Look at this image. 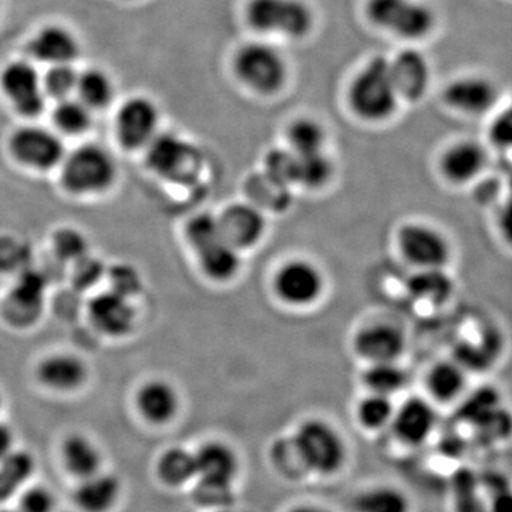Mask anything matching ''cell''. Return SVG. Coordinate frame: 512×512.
Listing matches in <instances>:
<instances>
[{"instance_id": "cell-4", "label": "cell", "mask_w": 512, "mask_h": 512, "mask_svg": "<svg viewBox=\"0 0 512 512\" xmlns=\"http://www.w3.org/2000/svg\"><path fill=\"white\" fill-rule=\"evenodd\" d=\"M363 16L373 29L412 46L430 39L439 25L427 0H365Z\"/></svg>"}, {"instance_id": "cell-28", "label": "cell", "mask_w": 512, "mask_h": 512, "mask_svg": "<svg viewBox=\"0 0 512 512\" xmlns=\"http://www.w3.org/2000/svg\"><path fill=\"white\" fill-rule=\"evenodd\" d=\"M63 460L70 473L80 478L92 477L99 473L100 451L84 436H72L64 441Z\"/></svg>"}, {"instance_id": "cell-11", "label": "cell", "mask_w": 512, "mask_h": 512, "mask_svg": "<svg viewBox=\"0 0 512 512\" xmlns=\"http://www.w3.org/2000/svg\"><path fill=\"white\" fill-rule=\"evenodd\" d=\"M10 151L20 163L37 170L56 167L64 158L62 140L52 131L36 126L19 128L10 138Z\"/></svg>"}, {"instance_id": "cell-39", "label": "cell", "mask_w": 512, "mask_h": 512, "mask_svg": "<svg viewBox=\"0 0 512 512\" xmlns=\"http://www.w3.org/2000/svg\"><path fill=\"white\" fill-rule=\"evenodd\" d=\"M393 416V404L389 396H383V394H370L357 407V417L366 429H382L390 423V420H393Z\"/></svg>"}, {"instance_id": "cell-30", "label": "cell", "mask_w": 512, "mask_h": 512, "mask_svg": "<svg viewBox=\"0 0 512 512\" xmlns=\"http://www.w3.org/2000/svg\"><path fill=\"white\" fill-rule=\"evenodd\" d=\"M466 380V373L460 363L443 362L431 369L427 383L434 399L451 402L463 393Z\"/></svg>"}, {"instance_id": "cell-46", "label": "cell", "mask_w": 512, "mask_h": 512, "mask_svg": "<svg viewBox=\"0 0 512 512\" xmlns=\"http://www.w3.org/2000/svg\"><path fill=\"white\" fill-rule=\"evenodd\" d=\"M491 138L497 146L512 147V107L495 119L491 127Z\"/></svg>"}, {"instance_id": "cell-53", "label": "cell", "mask_w": 512, "mask_h": 512, "mask_svg": "<svg viewBox=\"0 0 512 512\" xmlns=\"http://www.w3.org/2000/svg\"><path fill=\"white\" fill-rule=\"evenodd\" d=\"M0 512H20V511H0Z\"/></svg>"}, {"instance_id": "cell-37", "label": "cell", "mask_w": 512, "mask_h": 512, "mask_svg": "<svg viewBox=\"0 0 512 512\" xmlns=\"http://www.w3.org/2000/svg\"><path fill=\"white\" fill-rule=\"evenodd\" d=\"M77 80L79 72L74 69L73 64L49 66V70L42 77L43 92L56 101L70 99L76 94Z\"/></svg>"}, {"instance_id": "cell-42", "label": "cell", "mask_w": 512, "mask_h": 512, "mask_svg": "<svg viewBox=\"0 0 512 512\" xmlns=\"http://www.w3.org/2000/svg\"><path fill=\"white\" fill-rule=\"evenodd\" d=\"M56 254L64 261L77 262L87 255V242L80 232L62 229L55 237Z\"/></svg>"}, {"instance_id": "cell-13", "label": "cell", "mask_w": 512, "mask_h": 512, "mask_svg": "<svg viewBox=\"0 0 512 512\" xmlns=\"http://www.w3.org/2000/svg\"><path fill=\"white\" fill-rule=\"evenodd\" d=\"M276 292L291 305L305 306L318 301L323 291V276L315 265L292 261L282 266L275 279Z\"/></svg>"}, {"instance_id": "cell-50", "label": "cell", "mask_w": 512, "mask_h": 512, "mask_svg": "<svg viewBox=\"0 0 512 512\" xmlns=\"http://www.w3.org/2000/svg\"><path fill=\"white\" fill-rule=\"evenodd\" d=\"M289 512H328L326 510H322V508L315 507V505H299V507L293 508V510Z\"/></svg>"}, {"instance_id": "cell-22", "label": "cell", "mask_w": 512, "mask_h": 512, "mask_svg": "<svg viewBox=\"0 0 512 512\" xmlns=\"http://www.w3.org/2000/svg\"><path fill=\"white\" fill-rule=\"evenodd\" d=\"M138 409L151 423L164 424L173 420L180 407V397L171 384L151 380L138 392Z\"/></svg>"}, {"instance_id": "cell-16", "label": "cell", "mask_w": 512, "mask_h": 512, "mask_svg": "<svg viewBox=\"0 0 512 512\" xmlns=\"http://www.w3.org/2000/svg\"><path fill=\"white\" fill-rule=\"evenodd\" d=\"M222 238L235 249L254 247L265 232L261 212L247 204L228 207L218 217Z\"/></svg>"}, {"instance_id": "cell-49", "label": "cell", "mask_w": 512, "mask_h": 512, "mask_svg": "<svg viewBox=\"0 0 512 512\" xmlns=\"http://www.w3.org/2000/svg\"><path fill=\"white\" fill-rule=\"evenodd\" d=\"M13 433L6 424L0 423V460L12 453Z\"/></svg>"}, {"instance_id": "cell-38", "label": "cell", "mask_w": 512, "mask_h": 512, "mask_svg": "<svg viewBox=\"0 0 512 512\" xmlns=\"http://www.w3.org/2000/svg\"><path fill=\"white\" fill-rule=\"evenodd\" d=\"M365 380L373 393L390 396L402 389L406 375L393 362L375 363L366 373Z\"/></svg>"}, {"instance_id": "cell-29", "label": "cell", "mask_w": 512, "mask_h": 512, "mask_svg": "<svg viewBox=\"0 0 512 512\" xmlns=\"http://www.w3.org/2000/svg\"><path fill=\"white\" fill-rule=\"evenodd\" d=\"M286 136H288L289 150L296 156L320 153L325 148V127L312 117H299L293 120L289 124Z\"/></svg>"}, {"instance_id": "cell-24", "label": "cell", "mask_w": 512, "mask_h": 512, "mask_svg": "<svg viewBox=\"0 0 512 512\" xmlns=\"http://www.w3.org/2000/svg\"><path fill=\"white\" fill-rule=\"evenodd\" d=\"M43 291L45 281L42 275L29 271L20 276L18 284L9 296L8 306L12 319L25 325L29 320L36 318L42 306Z\"/></svg>"}, {"instance_id": "cell-34", "label": "cell", "mask_w": 512, "mask_h": 512, "mask_svg": "<svg viewBox=\"0 0 512 512\" xmlns=\"http://www.w3.org/2000/svg\"><path fill=\"white\" fill-rule=\"evenodd\" d=\"M409 289L412 295L423 301L443 303L453 291V282L441 269H421L410 279Z\"/></svg>"}, {"instance_id": "cell-3", "label": "cell", "mask_w": 512, "mask_h": 512, "mask_svg": "<svg viewBox=\"0 0 512 512\" xmlns=\"http://www.w3.org/2000/svg\"><path fill=\"white\" fill-rule=\"evenodd\" d=\"M353 116L366 123H384L396 116L400 101L390 76L387 56L375 55L357 67L345 90Z\"/></svg>"}, {"instance_id": "cell-47", "label": "cell", "mask_w": 512, "mask_h": 512, "mask_svg": "<svg viewBox=\"0 0 512 512\" xmlns=\"http://www.w3.org/2000/svg\"><path fill=\"white\" fill-rule=\"evenodd\" d=\"M487 512H512V488L505 487V485L497 488L491 495Z\"/></svg>"}, {"instance_id": "cell-21", "label": "cell", "mask_w": 512, "mask_h": 512, "mask_svg": "<svg viewBox=\"0 0 512 512\" xmlns=\"http://www.w3.org/2000/svg\"><path fill=\"white\" fill-rule=\"evenodd\" d=\"M356 349L373 363L394 362L404 349V336L396 326L379 323L357 335Z\"/></svg>"}, {"instance_id": "cell-32", "label": "cell", "mask_w": 512, "mask_h": 512, "mask_svg": "<svg viewBox=\"0 0 512 512\" xmlns=\"http://www.w3.org/2000/svg\"><path fill=\"white\" fill-rule=\"evenodd\" d=\"M157 470L161 480L173 487H180L197 478L194 453L180 447L165 451L158 460Z\"/></svg>"}, {"instance_id": "cell-26", "label": "cell", "mask_w": 512, "mask_h": 512, "mask_svg": "<svg viewBox=\"0 0 512 512\" xmlns=\"http://www.w3.org/2000/svg\"><path fill=\"white\" fill-rule=\"evenodd\" d=\"M197 254L202 271L215 281H228L237 275L239 269L238 249L229 245L224 238L212 242Z\"/></svg>"}, {"instance_id": "cell-27", "label": "cell", "mask_w": 512, "mask_h": 512, "mask_svg": "<svg viewBox=\"0 0 512 512\" xmlns=\"http://www.w3.org/2000/svg\"><path fill=\"white\" fill-rule=\"evenodd\" d=\"M77 99L92 111L107 109L114 99V84L109 74L100 69L79 73Z\"/></svg>"}, {"instance_id": "cell-1", "label": "cell", "mask_w": 512, "mask_h": 512, "mask_svg": "<svg viewBox=\"0 0 512 512\" xmlns=\"http://www.w3.org/2000/svg\"><path fill=\"white\" fill-rule=\"evenodd\" d=\"M229 69L242 90L261 99L279 96L291 83L288 56L275 42L261 37L235 47L229 59Z\"/></svg>"}, {"instance_id": "cell-44", "label": "cell", "mask_w": 512, "mask_h": 512, "mask_svg": "<svg viewBox=\"0 0 512 512\" xmlns=\"http://www.w3.org/2000/svg\"><path fill=\"white\" fill-rule=\"evenodd\" d=\"M103 264L97 259L83 256L82 259L76 262V269H74V284L79 288H89L93 286L103 275Z\"/></svg>"}, {"instance_id": "cell-19", "label": "cell", "mask_w": 512, "mask_h": 512, "mask_svg": "<svg viewBox=\"0 0 512 512\" xmlns=\"http://www.w3.org/2000/svg\"><path fill=\"white\" fill-rule=\"evenodd\" d=\"M436 420V412L431 404L420 397H413L394 414V433L403 443L417 446L429 439Z\"/></svg>"}, {"instance_id": "cell-25", "label": "cell", "mask_w": 512, "mask_h": 512, "mask_svg": "<svg viewBox=\"0 0 512 512\" xmlns=\"http://www.w3.org/2000/svg\"><path fill=\"white\" fill-rule=\"evenodd\" d=\"M120 494V483L116 477L100 476L84 478L76 493V501L84 511L106 512L109 511Z\"/></svg>"}, {"instance_id": "cell-8", "label": "cell", "mask_w": 512, "mask_h": 512, "mask_svg": "<svg viewBox=\"0 0 512 512\" xmlns=\"http://www.w3.org/2000/svg\"><path fill=\"white\" fill-rule=\"evenodd\" d=\"M389 60L390 76L402 103H417L429 93L433 82L430 59L419 46L404 45Z\"/></svg>"}, {"instance_id": "cell-40", "label": "cell", "mask_w": 512, "mask_h": 512, "mask_svg": "<svg viewBox=\"0 0 512 512\" xmlns=\"http://www.w3.org/2000/svg\"><path fill=\"white\" fill-rule=\"evenodd\" d=\"M187 235L195 252L208 247L212 242L222 238L218 217H212L210 214L197 215L188 224Z\"/></svg>"}, {"instance_id": "cell-45", "label": "cell", "mask_w": 512, "mask_h": 512, "mask_svg": "<svg viewBox=\"0 0 512 512\" xmlns=\"http://www.w3.org/2000/svg\"><path fill=\"white\" fill-rule=\"evenodd\" d=\"M55 500L46 488H30L20 501V512H52Z\"/></svg>"}, {"instance_id": "cell-51", "label": "cell", "mask_w": 512, "mask_h": 512, "mask_svg": "<svg viewBox=\"0 0 512 512\" xmlns=\"http://www.w3.org/2000/svg\"><path fill=\"white\" fill-rule=\"evenodd\" d=\"M510 190H511V200H512V178H511V183H510Z\"/></svg>"}, {"instance_id": "cell-14", "label": "cell", "mask_w": 512, "mask_h": 512, "mask_svg": "<svg viewBox=\"0 0 512 512\" xmlns=\"http://www.w3.org/2000/svg\"><path fill=\"white\" fill-rule=\"evenodd\" d=\"M194 456L198 483L232 490V484L238 476L239 461L231 447L220 441H211L200 447Z\"/></svg>"}, {"instance_id": "cell-5", "label": "cell", "mask_w": 512, "mask_h": 512, "mask_svg": "<svg viewBox=\"0 0 512 512\" xmlns=\"http://www.w3.org/2000/svg\"><path fill=\"white\" fill-rule=\"evenodd\" d=\"M303 466L320 476L338 473L346 461V446L338 430L323 420H308L293 436Z\"/></svg>"}, {"instance_id": "cell-6", "label": "cell", "mask_w": 512, "mask_h": 512, "mask_svg": "<svg viewBox=\"0 0 512 512\" xmlns=\"http://www.w3.org/2000/svg\"><path fill=\"white\" fill-rule=\"evenodd\" d=\"M116 178V164L104 148L83 146L64 160L63 183L74 194L107 190Z\"/></svg>"}, {"instance_id": "cell-7", "label": "cell", "mask_w": 512, "mask_h": 512, "mask_svg": "<svg viewBox=\"0 0 512 512\" xmlns=\"http://www.w3.org/2000/svg\"><path fill=\"white\" fill-rule=\"evenodd\" d=\"M500 96L498 84L480 73L460 74L451 79L441 92L448 109L468 117L490 113L500 101Z\"/></svg>"}, {"instance_id": "cell-41", "label": "cell", "mask_w": 512, "mask_h": 512, "mask_svg": "<svg viewBox=\"0 0 512 512\" xmlns=\"http://www.w3.org/2000/svg\"><path fill=\"white\" fill-rule=\"evenodd\" d=\"M266 173L276 184L295 183L296 156L291 150H274L266 157Z\"/></svg>"}, {"instance_id": "cell-18", "label": "cell", "mask_w": 512, "mask_h": 512, "mask_svg": "<svg viewBox=\"0 0 512 512\" xmlns=\"http://www.w3.org/2000/svg\"><path fill=\"white\" fill-rule=\"evenodd\" d=\"M29 52L33 59L49 66L73 64L80 55V43L64 26L49 25L32 37Z\"/></svg>"}, {"instance_id": "cell-43", "label": "cell", "mask_w": 512, "mask_h": 512, "mask_svg": "<svg viewBox=\"0 0 512 512\" xmlns=\"http://www.w3.org/2000/svg\"><path fill=\"white\" fill-rule=\"evenodd\" d=\"M111 291L120 293L130 299L140 292L143 282L140 274L131 265L119 264L113 266L109 272Z\"/></svg>"}, {"instance_id": "cell-48", "label": "cell", "mask_w": 512, "mask_h": 512, "mask_svg": "<svg viewBox=\"0 0 512 512\" xmlns=\"http://www.w3.org/2000/svg\"><path fill=\"white\" fill-rule=\"evenodd\" d=\"M498 231H500L501 237L507 244L512 247V200L505 202L498 212L497 217Z\"/></svg>"}, {"instance_id": "cell-20", "label": "cell", "mask_w": 512, "mask_h": 512, "mask_svg": "<svg viewBox=\"0 0 512 512\" xmlns=\"http://www.w3.org/2000/svg\"><path fill=\"white\" fill-rule=\"evenodd\" d=\"M194 158V148L175 134H158L147 146V164L154 173L174 177Z\"/></svg>"}, {"instance_id": "cell-15", "label": "cell", "mask_w": 512, "mask_h": 512, "mask_svg": "<svg viewBox=\"0 0 512 512\" xmlns=\"http://www.w3.org/2000/svg\"><path fill=\"white\" fill-rule=\"evenodd\" d=\"M487 165V151L474 140H460L446 148L440 158L441 173L454 184L476 180Z\"/></svg>"}, {"instance_id": "cell-33", "label": "cell", "mask_w": 512, "mask_h": 512, "mask_svg": "<svg viewBox=\"0 0 512 512\" xmlns=\"http://www.w3.org/2000/svg\"><path fill=\"white\" fill-rule=\"evenodd\" d=\"M355 508L357 512H410V501L399 488L380 485L357 495Z\"/></svg>"}, {"instance_id": "cell-9", "label": "cell", "mask_w": 512, "mask_h": 512, "mask_svg": "<svg viewBox=\"0 0 512 512\" xmlns=\"http://www.w3.org/2000/svg\"><path fill=\"white\" fill-rule=\"evenodd\" d=\"M0 87L20 116L37 117L45 110L42 76L28 62L9 63L0 73Z\"/></svg>"}, {"instance_id": "cell-52", "label": "cell", "mask_w": 512, "mask_h": 512, "mask_svg": "<svg viewBox=\"0 0 512 512\" xmlns=\"http://www.w3.org/2000/svg\"><path fill=\"white\" fill-rule=\"evenodd\" d=\"M214 512H229L227 510H217V511H214Z\"/></svg>"}, {"instance_id": "cell-23", "label": "cell", "mask_w": 512, "mask_h": 512, "mask_svg": "<svg viewBox=\"0 0 512 512\" xmlns=\"http://www.w3.org/2000/svg\"><path fill=\"white\" fill-rule=\"evenodd\" d=\"M87 377L83 360L69 353H60L43 360L39 366V379L50 389L73 390L82 386Z\"/></svg>"}, {"instance_id": "cell-17", "label": "cell", "mask_w": 512, "mask_h": 512, "mask_svg": "<svg viewBox=\"0 0 512 512\" xmlns=\"http://www.w3.org/2000/svg\"><path fill=\"white\" fill-rule=\"evenodd\" d=\"M89 312L94 326L110 336L126 335L133 329L136 320L130 299L111 289L92 299Z\"/></svg>"}, {"instance_id": "cell-31", "label": "cell", "mask_w": 512, "mask_h": 512, "mask_svg": "<svg viewBox=\"0 0 512 512\" xmlns=\"http://www.w3.org/2000/svg\"><path fill=\"white\" fill-rule=\"evenodd\" d=\"M35 471V461L25 451H12L0 460V501L9 500L16 494Z\"/></svg>"}, {"instance_id": "cell-35", "label": "cell", "mask_w": 512, "mask_h": 512, "mask_svg": "<svg viewBox=\"0 0 512 512\" xmlns=\"http://www.w3.org/2000/svg\"><path fill=\"white\" fill-rule=\"evenodd\" d=\"M92 113L79 99L57 101L53 111V121L60 131L66 134H83L92 126Z\"/></svg>"}, {"instance_id": "cell-12", "label": "cell", "mask_w": 512, "mask_h": 512, "mask_svg": "<svg viewBox=\"0 0 512 512\" xmlns=\"http://www.w3.org/2000/svg\"><path fill=\"white\" fill-rule=\"evenodd\" d=\"M399 242L404 256L421 269H443L450 259L447 239L427 225H406L400 231Z\"/></svg>"}, {"instance_id": "cell-2", "label": "cell", "mask_w": 512, "mask_h": 512, "mask_svg": "<svg viewBox=\"0 0 512 512\" xmlns=\"http://www.w3.org/2000/svg\"><path fill=\"white\" fill-rule=\"evenodd\" d=\"M242 20L255 37L301 43L315 33L318 13L308 0H245Z\"/></svg>"}, {"instance_id": "cell-36", "label": "cell", "mask_w": 512, "mask_h": 512, "mask_svg": "<svg viewBox=\"0 0 512 512\" xmlns=\"http://www.w3.org/2000/svg\"><path fill=\"white\" fill-rule=\"evenodd\" d=\"M332 173V161L326 156L325 151L309 154V156H296V184L319 188L328 183Z\"/></svg>"}, {"instance_id": "cell-10", "label": "cell", "mask_w": 512, "mask_h": 512, "mask_svg": "<svg viewBox=\"0 0 512 512\" xmlns=\"http://www.w3.org/2000/svg\"><path fill=\"white\" fill-rule=\"evenodd\" d=\"M160 110L148 97L128 99L120 107L116 119L117 137L128 150L147 147L158 136Z\"/></svg>"}]
</instances>
